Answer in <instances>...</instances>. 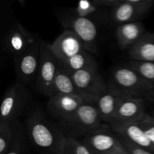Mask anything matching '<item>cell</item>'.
I'll return each mask as SVG.
<instances>
[{
    "instance_id": "cell-1",
    "label": "cell",
    "mask_w": 154,
    "mask_h": 154,
    "mask_svg": "<svg viewBox=\"0 0 154 154\" xmlns=\"http://www.w3.org/2000/svg\"><path fill=\"white\" fill-rule=\"evenodd\" d=\"M26 131L32 144L45 154H63L66 136L60 126L51 123L40 109L27 117Z\"/></svg>"
},
{
    "instance_id": "cell-2",
    "label": "cell",
    "mask_w": 154,
    "mask_h": 154,
    "mask_svg": "<svg viewBox=\"0 0 154 154\" xmlns=\"http://www.w3.org/2000/svg\"><path fill=\"white\" fill-rule=\"evenodd\" d=\"M108 125L104 123L96 105L84 103L72 115L60 121V126L66 137L78 138Z\"/></svg>"
},
{
    "instance_id": "cell-3",
    "label": "cell",
    "mask_w": 154,
    "mask_h": 154,
    "mask_svg": "<svg viewBox=\"0 0 154 154\" xmlns=\"http://www.w3.org/2000/svg\"><path fill=\"white\" fill-rule=\"evenodd\" d=\"M115 87L132 96L148 98L154 90V86L144 79L130 66H117L111 73V80Z\"/></svg>"
},
{
    "instance_id": "cell-4",
    "label": "cell",
    "mask_w": 154,
    "mask_h": 154,
    "mask_svg": "<svg viewBox=\"0 0 154 154\" xmlns=\"http://www.w3.org/2000/svg\"><path fill=\"white\" fill-rule=\"evenodd\" d=\"M59 20L64 29L72 31L78 37L84 50L90 54L98 53V29L91 19L77 16L75 14H63Z\"/></svg>"
},
{
    "instance_id": "cell-5",
    "label": "cell",
    "mask_w": 154,
    "mask_h": 154,
    "mask_svg": "<svg viewBox=\"0 0 154 154\" xmlns=\"http://www.w3.org/2000/svg\"><path fill=\"white\" fill-rule=\"evenodd\" d=\"M59 67V60L53 54L51 45L41 41V57L38 72L36 77V85L45 96H51L54 78Z\"/></svg>"
},
{
    "instance_id": "cell-6",
    "label": "cell",
    "mask_w": 154,
    "mask_h": 154,
    "mask_svg": "<svg viewBox=\"0 0 154 154\" xmlns=\"http://www.w3.org/2000/svg\"><path fill=\"white\" fill-rule=\"evenodd\" d=\"M97 99L92 96L56 93L49 97L47 108L51 115L63 120L68 118L84 103L96 104Z\"/></svg>"
},
{
    "instance_id": "cell-7",
    "label": "cell",
    "mask_w": 154,
    "mask_h": 154,
    "mask_svg": "<svg viewBox=\"0 0 154 154\" xmlns=\"http://www.w3.org/2000/svg\"><path fill=\"white\" fill-rule=\"evenodd\" d=\"M26 89L20 82L14 84L5 93L0 108V121L12 123L17 120L28 101Z\"/></svg>"
},
{
    "instance_id": "cell-8",
    "label": "cell",
    "mask_w": 154,
    "mask_h": 154,
    "mask_svg": "<svg viewBox=\"0 0 154 154\" xmlns=\"http://www.w3.org/2000/svg\"><path fill=\"white\" fill-rule=\"evenodd\" d=\"M109 125L90 132L84 141L95 154H113L128 152L121 141L114 135Z\"/></svg>"
},
{
    "instance_id": "cell-9",
    "label": "cell",
    "mask_w": 154,
    "mask_h": 154,
    "mask_svg": "<svg viewBox=\"0 0 154 154\" xmlns=\"http://www.w3.org/2000/svg\"><path fill=\"white\" fill-rule=\"evenodd\" d=\"M40 57L41 41L36 39L26 51L15 57V72L19 82L26 84L37 77Z\"/></svg>"
},
{
    "instance_id": "cell-10",
    "label": "cell",
    "mask_w": 154,
    "mask_h": 154,
    "mask_svg": "<svg viewBox=\"0 0 154 154\" xmlns=\"http://www.w3.org/2000/svg\"><path fill=\"white\" fill-rule=\"evenodd\" d=\"M36 38L20 23H15L5 35L2 48L6 53L15 57L26 51Z\"/></svg>"
},
{
    "instance_id": "cell-11",
    "label": "cell",
    "mask_w": 154,
    "mask_h": 154,
    "mask_svg": "<svg viewBox=\"0 0 154 154\" xmlns=\"http://www.w3.org/2000/svg\"><path fill=\"white\" fill-rule=\"evenodd\" d=\"M129 96H132L117 88L111 82L108 83L107 90L98 98L96 103L104 123L110 124L112 122L120 104Z\"/></svg>"
},
{
    "instance_id": "cell-12",
    "label": "cell",
    "mask_w": 154,
    "mask_h": 154,
    "mask_svg": "<svg viewBox=\"0 0 154 154\" xmlns=\"http://www.w3.org/2000/svg\"><path fill=\"white\" fill-rule=\"evenodd\" d=\"M71 75L77 88L84 94L98 99L107 90L108 84L98 70L85 69L71 72Z\"/></svg>"
},
{
    "instance_id": "cell-13",
    "label": "cell",
    "mask_w": 154,
    "mask_h": 154,
    "mask_svg": "<svg viewBox=\"0 0 154 154\" xmlns=\"http://www.w3.org/2000/svg\"><path fill=\"white\" fill-rule=\"evenodd\" d=\"M108 125L117 136L129 140L135 145L154 154V145L139 122L111 123Z\"/></svg>"
},
{
    "instance_id": "cell-14",
    "label": "cell",
    "mask_w": 154,
    "mask_h": 154,
    "mask_svg": "<svg viewBox=\"0 0 154 154\" xmlns=\"http://www.w3.org/2000/svg\"><path fill=\"white\" fill-rule=\"evenodd\" d=\"M51 49L59 61L68 60L84 51V45L72 31L64 29L51 44Z\"/></svg>"
},
{
    "instance_id": "cell-15",
    "label": "cell",
    "mask_w": 154,
    "mask_h": 154,
    "mask_svg": "<svg viewBox=\"0 0 154 154\" xmlns=\"http://www.w3.org/2000/svg\"><path fill=\"white\" fill-rule=\"evenodd\" d=\"M146 114L145 99L129 96L120 104L111 123L140 122Z\"/></svg>"
},
{
    "instance_id": "cell-16",
    "label": "cell",
    "mask_w": 154,
    "mask_h": 154,
    "mask_svg": "<svg viewBox=\"0 0 154 154\" xmlns=\"http://www.w3.org/2000/svg\"><path fill=\"white\" fill-rule=\"evenodd\" d=\"M151 8L150 6L121 1L111 9V19L113 23L117 25L139 21Z\"/></svg>"
},
{
    "instance_id": "cell-17",
    "label": "cell",
    "mask_w": 154,
    "mask_h": 154,
    "mask_svg": "<svg viewBox=\"0 0 154 154\" xmlns=\"http://www.w3.org/2000/svg\"><path fill=\"white\" fill-rule=\"evenodd\" d=\"M145 33V27L141 21L118 25L116 29V38L118 47L123 51L130 49Z\"/></svg>"
},
{
    "instance_id": "cell-18",
    "label": "cell",
    "mask_w": 154,
    "mask_h": 154,
    "mask_svg": "<svg viewBox=\"0 0 154 154\" xmlns=\"http://www.w3.org/2000/svg\"><path fill=\"white\" fill-rule=\"evenodd\" d=\"M130 60L154 62V32H146L141 39L128 50Z\"/></svg>"
},
{
    "instance_id": "cell-19",
    "label": "cell",
    "mask_w": 154,
    "mask_h": 154,
    "mask_svg": "<svg viewBox=\"0 0 154 154\" xmlns=\"http://www.w3.org/2000/svg\"><path fill=\"white\" fill-rule=\"evenodd\" d=\"M56 93L87 96L79 91L72 79L70 71L68 70L59 62V67L54 78L51 96Z\"/></svg>"
},
{
    "instance_id": "cell-20",
    "label": "cell",
    "mask_w": 154,
    "mask_h": 154,
    "mask_svg": "<svg viewBox=\"0 0 154 154\" xmlns=\"http://www.w3.org/2000/svg\"><path fill=\"white\" fill-rule=\"evenodd\" d=\"M59 62L71 72L85 70V69L98 70V65L96 61L93 58L92 54L85 50L68 60Z\"/></svg>"
},
{
    "instance_id": "cell-21",
    "label": "cell",
    "mask_w": 154,
    "mask_h": 154,
    "mask_svg": "<svg viewBox=\"0 0 154 154\" xmlns=\"http://www.w3.org/2000/svg\"><path fill=\"white\" fill-rule=\"evenodd\" d=\"M16 121L12 123L0 121V154H5L11 144Z\"/></svg>"
},
{
    "instance_id": "cell-22",
    "label": "cell",
    "mask_w": 154,
    "mask_h": 154,
    "mask_svg": "<svg viewBox=\"0 0 154 154\" xmlns=\"http://www.w3.org/2000/svg\"><path fill=\"white\" fill-rule=\"evenodd\" d=\"M25 147V136L23 128L17 120L15 123V131L13 140L5 154H23Z\"/></svg>"
},
{
    "instance_id": "cell-23",
    "label": "cell",
    "mask_w": 154,
    "mask_h": 154,
    "mask_svg": "<svg viewBox=\"0 0 154 154\" xmlns=\"http://www.w3.org/2000/svg\"><path fill=\"white\" fill-rule=\"evenodd\" d=\"M127 65L135 69L144 79L154 86V62L130 60Z\"/></svg>"
},
{
    "instance_id": "cell-24",
    "label": "cell",
    "mask_w": 154,
    "mask_h": 154,
    "mask_svg": "<svg viewBox=\"0 0 154 154\" xmlns=\"http://www.w3.org/2000/svg\"><path fill=\"white\" fill-rule=\"evenodd\" d=\"M63 154H95V153L84 141L72 137H66Z\"/></svg>"
},
{
    "instance_id": "cell-25",
    "label": "cell",
    "mask_w": 154,
    "mask_h": 154,
    "mask_svg": "<svg viewBox=\"0 0 154 154\" xmlns=\"http://www.w3.org/2000/svg\"><path fill=\"white\" fill-rule=\"evenodd\" d=\"M99 5L90 0H79L77 7L74 9L72 13L77 16L91 19V17L98 13Z\"/></svg>"
},
{
    "instance_id": "cell-26",
    "label": "cell",
    "mask_w": 154,
    "mask_h": 154,
    "mask_svg": "<svg viewBox=\"0 0 154 154\" xmlns=\"http://www.w3.org/2000/svg\"><path fill=\"white\" fill-rule=\"evenodd\" d=\"M154 145V111L147 113L144 118L139 122Z\"/></svg>"
},
{
    "instance_id": "cell-27",
    "label": "cell",
    "mask_w": 154,
    "mask_h": 154,
    "mask_svg": "<svg viewBox=\"0 0 154 154\" xmlns=\"http://www.w3.org/2000/svg\"><path fill=\"white\" fill-rule=\"evenodd\" d=\"M117 137H118L120 141H121L123 145L124 146L125 148L127 150V151L129 152V154H153V153H151V152L148 151V150H144V149L135 145V144H134L133 143L129 141V140L125 139V138H121V137H119V136Z\"/></svg>"
},
{
    "instance_id": "cell-28",
    "label": "cell",
    "mask_w": 154,
    "mask_h": 154,
    "mask_svg": "<svg viewBox=\"0 0 154 154\" xmlns=\"http://www.w3.org/2000/svg\"><path fill=\"white\" fill-rule=\"evenodd\" d=\"M93 2L99 6H108L114 8L118 5L122 0H93Z\"/></svg>"
},
{
    "instance_id": "cell-29",
    "label": "cell",
    "mask_w": 154,
    "mask_h": 154,
    "mask_svg": "<svg viewBox=\"0 0 154 154\" xmlns=\"http://www.w3.org/2000/svg\"><path fill=\"white\" fill-rule=\"evenodd\" d=\"M123 2L133 3V4L141 5H147L153 7L154 5V0H122Z\"/></svg>"
},
{
    "instance_id": "cell-30",
    "label": "cell",
    "mask_w": 154,
    "mask_h": 154,
    "mask_svg": "<svg viewBox=\"0 0 154 154\" xmlns=\"http://www.w3.org/2000/svg\"><path fill=\"white\" fill-rule=\"evenodd\" d=\"M148 99H150V100L153 101V102H154V90L153 92H152L151 93H150V96H149V97H148Z\"/></svg>"
},
{
    "instance_id": "cell-31",
    "label": "cell",
    "mask_w": 154,
    "mask_h": 154,
    "mask_svg": "<svg viewBox=\"0 0 154 154\" xmlns=\"http://www.w3.org/2000/svg\"><path fill=\"white\" fill-rule=\"evenodd\" d=\"M17 1L19 2L22 6H24V5H25V0H17Z\"/></svg>"
},
{
    "instance_id": "cell-32",
    "label": "cell",
    "mask_w": 154,
    "mask_h": 154,
    "mask_svg": "<svg viewBox=\"0 0 154 154\" xmlns=\"http://www.w3.org/2000/svg\"><path fill=\"white\" fill-rule=\"evenodd\" d=\"M113 154H129V152H125V153H113Z\"/></svg>"
}]
</instances>
